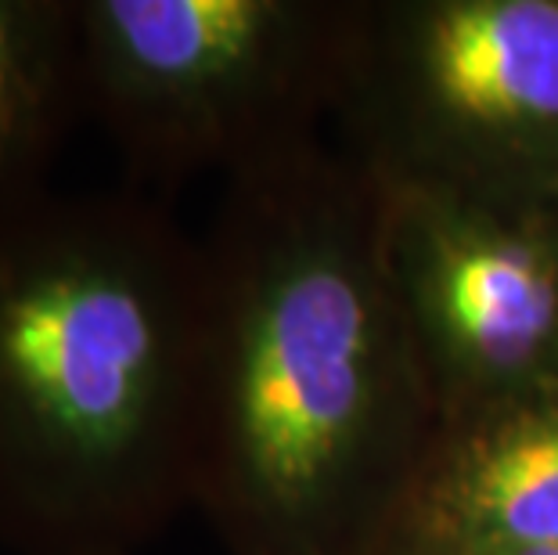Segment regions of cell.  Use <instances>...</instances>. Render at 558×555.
Wrapping results in <instances>:
<instances>
[{
  "label": "cell",
  "instance_id": "1",
  "mask_svg": "<svg viewBox=\"0 0 558 555\" xmlns=\"http://www.w3.org/2000/svg\"><path fill=\"white\" fill-rule=\"evenodd\" d=\"M192 505L223 555H375L439 430L383 253V192L306 141L223 181Z\"/></svg>",
  "mask_w": 558,
  "mask_h": 555
},
{
  "label": "cell",
  "instance_id": "2",
  "mask_svg": "<svg viewBox=\"0 0 558 555\" xmlns=\"http://www.w3.org/2000/svg\"><path fill=\"white\" fill-rule=\"evenodd\" d=\"M206 253L137 195L0 220V541L134 555L192 505Z\"/></svg>",
  "mask_w": 558,
  "mask_h": 555
},
{
  "label": "cell",
  "instance_id": "3",
  "mask_svg": "<svg viewBox=\"0 0 558 555\" xmlns=\"http://www.w3.org/2000/svg\"><path fill=\"white\" fill-rule=\"evenodd\" d=\"M331 120L383 188L558 214V0H350Z\"/></svg>",
  "mask_w": 558,
  "mask_h": 555
},
{
  "label": "cell",
  "instance_id": "4",
  "mask_svg": "<svg viewBox=\"0 0 558 555\" xmlns=\"http://www.w3.org/2000/svg\"><path fill=\"white\" fill-rule=\"evenodd\" d=\"M350 0H76L83 112L130 173L223 181L336 112Z\"/></svg>",
  "mask_w": 558,
  "mask_h": 555
},
{
  "label": "cell",
  "instance_id": "5",
  "mask_svg": "<svg viewBox=\"0 0 558 555\" xmlns=\"http://www.w3.org/2000/svg\"><path fill=\"white\" fill-rule=\"evenodd\" d=\"M378 192L389 281L439 422L555 389L558 214Z\"/></svg>",
  "mask_w": 558,
  "mask_h": 555
},
{
  "label": "cell",
  "instance_id": "6",
  "mask_svg": "<svg viewBox=\"0 0 558 555\" xmlns=\"http://www.w3.org/2000/svg\"><path fill=\"white\" fill-rule=\"evenodd\" d=\"M558 545V386L444 419L375 555Z\"/></svg>",
  "mask_w": 558,
  "mask_h": 555
},
{
  "label": "cell",
  "instance_id": "7",
  "mask_svg": "<svg viewBox=\"0 0 558 555\" xmlns=\"http://www.w3.org/2000/svg\"><path fill=\"white\" fill-rule=\"evenodd\" d=\"M80 112L76 0H0V220L47 195Z\"/></svg>",
  "mask_w": 558,
  "mask_h": 555
},
{
  "label": "cell",
  "instance_id": "8",
  "mask_svg": "<svg viewBox=\"0 0 558 555\" xmlns=\"http://www.w3.org/2000/svg\"><path fill=\"white\" fill-rule=\"evenodd\" d=\"M505 555H558V545H541V548H519V552H505Z\"/></svg>",
  "mask_w": 558,
  "mask_h": 555
}]
</instances>
